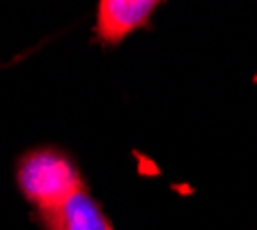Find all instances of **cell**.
Instances as JSON below:
<instances>
[{
    "label": "cell",
    "mask_w": 257,
    "mask_h": 230,
    "mask_svg": "<svg viewBox=\"0 0 257 230\" xmlns=\"http://www.w3.org/2000/svg\"><path fill=\"white\" fill-rule=\"evenodd\" d=\"M159 5L156 0H101L96 7V42L103 46L122 44L131 32L150 23Z\"/></svg>",
    "instance_id": "obj_2"
},
{
    "label": "cell",
    "mask_w": 257,
    "mask_h": 230,
    "mask_svg": "<svg viewBox=\"0 0 257 230\" xmlns=\"http://www.w3.org/2000/svg\"><path fill=\"white\" fill-rule=\"evenodd\" d=\"M16 182L39 212L58 207L71 193L85 187L76 164L55 147L26 152L16 164Z\"/></svg>",
    "instance_id": "obj_1"
},
{
    "label": "cell",
    "mask_w": 257,
    "mask_h": 230,
    "mask_svg": "<svg viewBox=\"0 0 257 230\" xmlns=\"http://www.w3.org/2000/svg\"><path fill=\"white\" fill-rule=\"evenodd\" d=\"M39 221L44 230H115L101 205L85 187L71 193L58 207L39 212Z\"/></svg>",
    "instance_id": "obj_3"
}]
</instances>
